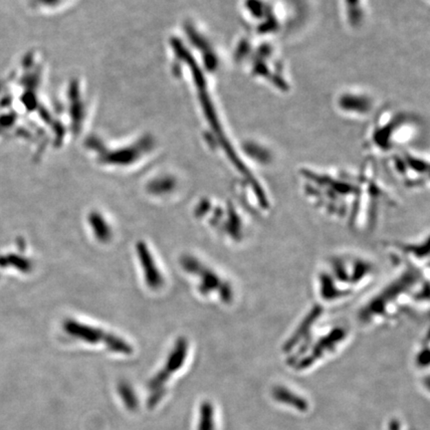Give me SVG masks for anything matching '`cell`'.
<instances>
[{
    "label": "cell",
    "mask_w": 430,
    "mask_h": 430,
    "mask_svg": "<svg viewBox=\"0 0 430 430\" xmlns=\"http://www.w3.org/2000/svg\"><path fill=\"white\" fill-rule=\"evenodd\" d=\"M298 186L315 213L353 233H369L384 211L385 184L369 162L356 171L303 166L298 171Z\"/></svg>",
    "instance_id": "1"
},
{
    "label": "cell",
    "mask_w": 430,
    "mask_h": 430,
    "mask_svg": "<svg viewBox=\"0 0 430 430\" xmlns=\"http://www.w3.org/2000/svg\"><path fill=\"white\" fill-rule=\"evenodd\" d=\"M324 307L312 302L280 346L283 363L292 373L306 374L335 360L351 344L349 323L327 317Z\"/></svg>",
    "instance_id": "2"
},
{
    "label": "cell",
    "mask_w": 430,
    "mask_h": 430,
    "mask_svg": "<svg viewBox=\"0 0 430 430\" xmlns=\"http://www.w3.org/2000/svg\"><path fill=\"white\" fill-rule=\"evenodd\" d=\"M430 275L411 268H396L387 282L358 306L355 320L361 329H385L412 314L429 310Z\"/></svg>",
    "instance_id": "3"
},
{
    "label": "cell",
    "mask_w": 430,
    "mask_h": 430,
    "mask_svg": "<svg viewBox=\"0 0 430 430\" xmlns=\"http://www.w3.org/2000/svg\"><path fill=\"white\" fill-rule=\"evenodd\" d=\"M378 273L373 258L360 251L327 254L312 275L313 302L327 310L343 306L367 290Z\"/></svg>",
    "instance_id": "4"
},
{
    "label": "cell",
    "mask_w": 430,
    "mask_h": 430,
    "mask_svg": "<svg viewBox=\"0 0 430 430\" xmlns=\"http://www.w3.org/2000/svg\"><path fill=\"white\" fill-rule=\"evenodd\" d=\"M197 216L206 220L213 233L228 246L239 248L248 244L252 237L253 216L237 200H202L197 206Z\"/></svg>",
    "instance_id": "5"
},
{
    "label": "cell",
    "mask_w": 430,
    "mask_h": 430,
    "mask_svg": "<svg viewBox=\"0 0 430 430\" xmlns=\"http://www.w3.org/2000/svg\"><path fill=\"white\" fill-rule=\"evenodd\" d=\"M184 268L195 278L197 293L202 299L224 308H233L239 292L233 278L204 260L184 258Z\"/></svg>",
    "instance_id": "6"
},
{
    "label": "cell",
    "mask_w": 430,
    "mask_h": 430,
    "mask_svg": "<svg viewBox=\"0 0 430 430\" xmlns=\"http://www.w3.org/2000/svg\"><path fill=\"white\" fill-rule=\"evenodd\" d=\"M387 173L394 182L409 193H424L429 189V160L416 151H398L387 155Z\"/></svg>",
    "instance_id": "7"
},
{
    "label": "cell",
    "mask_w": 430,
    "mask_h": 430,
    "mask_svg": "<svg viewBox=\"0 0 430 430\" xmlns=\"http://www.w3.org/2000/svg\"><path fill=\"white\" fill-rule=\"evenodd\" d=\"M385 250L394 268H411L430 275V233L409 239L391 240Z\"/></svg>",
    "instance_id": "8"
},
{
    "label": "cell",
    "mask_w": 430,
    "mask_h": 430,
    "mask_svg": "<svg viewBox=\"0 0 430 430\" xmlns=\"http://www.w3.org/2000/svg\"><path fill=\"white\" fill-rule=\"evenodd\" d=\"M250 52L256 56V61L252 60V64H250L251 74L254 77L273 85L276 89H286L288 87L283 74V65H281L274 47L263 43L255 48V52L251 50Z\"/></svg>",
    "instance_id": "9"
},
{
    "label": "cell",
    "mask_w": 430,
    "mask_h": 430,
    "mask_svg": "<svg viewBox=\"0 0 430 430\" xmlns=\"http://www.w3.org/2000/svg\"><path fill=\"white\" fill-rule=\"evenodd\" d=\"M271 398L276 405L282 409L297 413H309L311 411V400L301 393L300 389L289 385L278 384L272 387Z\"/></svg>",
    "instance_id": "10"
},
{
    "label": "cell",
    "mask_w": 430,
    "mask_h": 430,
    "mask_svg": "<svg viewBox=\"0 0 430 430\" xmlns=\"http://www.w3.org/2000/svg\"><path fill=\"white\" fill-rule=\"evenodd\" d=\"M337 106L341 112L352 117H365L373 112L374 99L363 91L347 90L338 95Z\"/></svg>",
    "instance_id": "11"
},
{
    "label": "cell",
    "mask_w": 430,
    "mask_h": 430,
    "mask_svg": "<svg viewBox=\"0 0 430 430\" xmlns=\"http://www.w3.org/2000/svg\"><path fill=\"white\" fill-rule=\"evenodd\" d=\"M429 330L427 327L425 333L418 341L412 356V363L416 371L422 374V376H427V378L429 376Z\"/></svg>",
    "instance_id": "12"
},
{
    "label": "cell",
    "mask_w": 430,
    "mask_h": 430,
    "mask_svg": "<svg viewBox=\"0 0 430 430\" xmlns=\"http://www.w3.org/2000/svg\"><path fill=\"white\" fill-rule=\"evenodd\" d=\"M344 15L347 25L351 28H360L367 19V4L365 0H343Z\"/></svg>",
    "instance_id": "13"
},
{
    "label": "cell",
    "mask_w": 430,
    "mask_h": 430,
    "mask_svg": "<svg viewBox=\"0 0 430 430\" xmlns=\"http://www.w3.org/2000/svg\"><path fill=\"white\" fill-rule=\"evenodd\" d=\"M139 251L140 262H142V266L144 267V271H146L147 281L151 286H159V284H162V277L159 274L157 266H155V262L153 261V257L149 253L146 245H140Z\"/></svg>",
    "instance_id": "14"
},
{
    "label": "cell",
    "mask_w": 430,
    "mask_h": 430,
    "mask_svg": "<svg viewBox=\"0 0 430 430\" xmlns=\"http://www.w3.org/2000/svg\"><path fill=\"white\" fill-rule=\"evenodd\" d=\"M245 151H247V157L245 159L251 166H253L254 162H255V164H258V166H268V164H271V151L266 147L259 144V142H247Z\"/></svg>",
    "instance_id": "15"
}]
</instances>
